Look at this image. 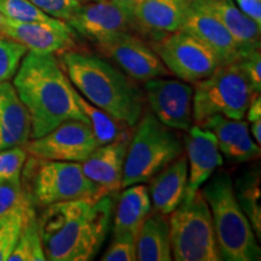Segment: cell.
Returning <instances> with one entry per match:
<instances>
[{"mask_svg": "<svg viewBox=\"0 0 261 261\" xmlns=\"http://www.w3.org/2000/svg\"><path fill=\"white\" fill-rule=\"evenodd\" d=\"M234 195L241 208L247 215L257 240L261 238V189L259 169L252 168L236 179Z\"/></svg>", "mask_w": 261, "mask_h": 261, "instance_id": "484cf974", "label": "cell"}, {"mask_svg": "<svg viewBox=\"0 0 261 261\" xmlns=\"http://www.w3.org/2000/svg\"><path fill=\"white\" fill-rule=\"evenodd\" d=\"M225 25L240 48L241 57L260 50V28L241 11L234 0H197Z\"/></svg>", "mask_w": 261, "mask_h": 261, "instance_id": "7402d4cb", "label": "cell"}, {"mask_svg": "<svg viewBox=\"0 0 261 261\" xmlns=\"http://www.w3.org/2000/svg\"><path fill=\"white\" fill-rule=\"evenodd\" d=\"M14 87L31 116L33 139L67 120L87 122L75 99L74 86L54 54H25L14 76Z\"/></svg>", "mask_w": 261, "mask_h": 261, "instance_id": "7a4b0ae2", "label": "cell"}, {"mask_svg": "<svg viewBox=\"0 0 261 261\" xmlns=\"http://www.w3.org/2000/svg\"><path fill=\"white\" fill-rule=\"evenodd\" d=\"M27 52V47L19 42L0 37V83L15 76Z\"/></svg>", "mask_w": 261, "mask_h": 261, "instance_id": "f546056e", "label": "cell"}, {"mask_svg": "<svg viewBox=\"0 0 261 261\" xmlns=\"http://www.w3.org/2000/svg\"><path fill=\"white\" fill-rule=\"evenodd\" d=\"M137 260H172L169 220L165 214L154 212L145 218L137 237Z\"/></svg>", "mask_w": 261, "mask_h": 261, "instance_id": "603a6c76", "label": "cell"}, {"mask_svg": "<svg viewBox=\"0 0 261 261\" xmlns=\"http://www.w3.org/2000/svg\"><path fill=\"white\" fill-rule=\"evenodd\" d=\"M247 120L249 122L261 119V98L260 92H253L247 108Z\"/></svg>", "mask_w": 261, "mask_h": 261, "instance_id": "8d00e7d4", "label": "cell"}, {"mask_svg": "<svg viewBox=\"0 0 261 261\" xmlns=\"http://www.w3.org/2000/svg\"><path fill=\"white\" fill-rule=\"evenodd\" d=\"M0 14L8 19L17 22H41L52 24L61 22V19L45 14L29 0H0Z\"/></svg>", "mask_w": 261, "mask_h": 261, "instance_id": "f1b7e54d", "label": "cell"}, {"mask_svg": "<svg viewBox=\"0 0 261 261\" xmlns=\"http://www.w3.org/2000/svg\"><path fill=\"white\" fill-rule=\"evenodd\" d=\"M114 208L113 195L46 205L38 218L46 260H93L109 233Z\"/></svg>", "mask_w": 261, "mask_h": 261, "instance_id": "6da1fadb", "label": "cell"}, {"mask_svg": "<svg viewBox=\"0 0 261 261\" xmlns=\"http://www.w3.org/2000/svg\"><path fill=\"white\" fill-rule=\"evenodd\" d=\"M24 190L42 207L74 200L97 201L108 195L85 175L79 162L51 161L31 156L23 166Z\"/></svg>", "mask_w": 261, "mask_h": 261, "instance_id": "8992f818", "label": "cell"}, {"mask_svg": "<svg viewBox=\"0 0 261 261\" xmlns=\"http://www.w3.org/2000/svg\"><path fill=\"white\" fill-rule=\"evenodd\" d=\"M203 185L200 190L210 207L221 260L259 261L256 236L238 203L230 174L215 171Z\"/></svg>", "mask_w": 261, "mask_h": 261, "instance_id": "277c9868", "label": "cell"}, {"mask_svg": "<svg viewBox=\"0 0 261 261\" xmlns=\"http://www.w3.org/2000/svg\"><path fill=\"white\" fill-rule=\"evenodd\" d=\"M28 203H32V201L22 185L21 178L0 182V218Z\"/></svg>", "mask_w": 261, "mask_h": 261, "instance_id": "4dcf8cb0", "label": "cell"}, {"mask_svg": "<svg viewBox=\"0 0 261 261\" xmlns=\"http://www.w3.org/2000/svg\"><path fill=\"white\" fill-rule=\"evenodd\" d=\"M188 159L184 152L150 179L149 195L154 210L169 215L185 197L188 188Z\"/></svg>", "mask_w": 261, "mask_h": 261, "instance_id": "44dd1931", "label": "cell"}, {"mask_svg": "<svg viewBox=\"0 0 261 261\" xmlns=\"http://www.w3.org/2000/svg\"><path fill=\"white\" fill-rule=\"evenodd\" d=\"M236 3L243 14L261 25V0H237Z\"/></svg>", "mask_w": 261, "mask_h": 261, "instance_id": "d590c367", "label": "cell"}, {"mask_svg": "<svg viewBox=\"0 0 261 261\" xmlns=\"http://www.w3.org/2000/svg\"><path fill=\"white\" fill-rule=\"evenodd\" d=\"M32 123L27 108L14 85L0 83V150L23 146L31 139Z\"/></svg>", "mask_w": 261, "mask_h": 261, "instance_id": "ffe728a7", "label": "cell"}, {"mask_svg": "<svg viewBox=\"0 0 261 261\" xmlns=\"http://www.w3.org/2000/svg\"><path fill=\"white\" fill-rule=\"evenodd\" d=\"M253 92L252 85L237 62L219 65L210 76L195 83L194 122L200 126L213 115L243 120Z\"/></svg>", "mask_w": 261, "mask_h": 261, "instance_id": "ba28073f", "label": "cell"}, {"mask_svg": "<svg viewBox=\"0 0 261 261\" xmlns=\"http://www.w3.org/2000/svg\"><path fill=\"white\" fill-rule=\"evenodd\" d=\"M94 44L103 56L115 62L130 79L145 83L169 75V70L154 48L128 32Z\"/></svg>", "mask_w": 261, "mask_h": 261, "instance_id": "8fae6325", "label": "cell"}, {"mask_svg": "<svg viewBox=\"0 0 261 261\" xmlns=\"http://www.w3.org/2000/svg\"><path fill=\"white\" fill-rule=\"evenodd\" d=\"M10 261H45L44 247H42L39 220L34 208L29 213L27 220L16 246L10 254Z\"/></svg>", "mask_w": 261, "mask_h": 261, "instance_id": "4316f807", "label": "cell"}, {"mask_svg": "<svg viewBox=\"0 0 261 261\" xmlns=\"http://www.w3.org/2000/svg\"><path fill=\"white\" fill-rule=\"evenodd\" d=\"M152 48L169 73L185 83L195 84L205 79L220 65L219 60L210 48L182 31L155 39Z\"/></svg>", "mask_w": 261, "mask_h": 261, "instance_id": "9c48e42d", "label": "cell"}, {"mask_svg": "<svg viewBox=\"0 0 261 261\" xmlns=\"http://www.w3.org/2000/svg\"><path fill=\"white\" fill-rule=\"evenodd\" d=\"M75 99H76L81 112L86 116L98 146L109 144V143L115 142L117 139L132 136V133L129 132L130 127L119 121V120L114 119L109 114L91 104L76 90H75Z\"/></svg>", "mask_w": 261, "mask_h": 261, "instance_id": "d4e9b609", "label": "cell"}, {"mask_svg": "<svg viewBox=\"0 0 261 261\" xmlns=\"http://www.w3.org/2000/svg\"><path fill=\"white\" fill-rule=\"evenodd\" d=\"M237 64L242 69L248 81L252 85L254 92L261 91V55L260 50L244 55L237 61Z\"/></svg>", "mask_w": 261, "mask_h": 261, "instance_id": "e575fe53", "label": "cell"}, {"mask_svg": "<svg viewBox=\"0 0 261 261\" xmlns=\"http://www.w3.org/2000/svg\"><path fill=\"white\" fill-rule=\"evenodd\" d=\"M135 127L123 165L122 189L148 182L184 151L178 133L160 122L150 110Z\"/></svg>", "mask_w": 261, "mask_h": 261, "instance_id": "5b68a950", "label": "cell"}, {"mask_svg": "<svg viewBox=\"0 0 261 261\" xmlns=\"http://www.w3.org/2000/svg\"><path fill=\"white\" fill-rule=\"evenodd\" d=\"M234 2H237V0H234Z\"/></svg>", "mask_w": 261, "mask_h": 261, "instance_id": "60d3db41", "label": "cell"}, {"mask_svg": "<svg viewBox=\"0 0 261 261\" xmlns=\"http://www.w3.org/2000/svg\"><path fill=\"white\" fill-rule=\"evenodd\" d=\"M192 0H142L133 15V24L155 39L180 31Z\"/></svg>", "mask_w": 261, "mask_h": 261, "instance_id": "d6986e66", "label": "cell"}, {"mask_svg": "<svg viewBox=\"0 0 261 261\" xmlns=\"http://www.w3.org/2000/svg\"><path fill=\"white\" fill-rule=\"evenodd\" d=\"M137 237L138 234L130 231L113 233V241L104 255L103 261H136Z\"/></svg>", "mask_w": 261, "mask_h": 261, "instance_id": "1f68e13d", "label": "cell"}, {"mask_svg": "<svg viewBox=\"0 0 261 261\" xmlns=\"http://www.w3.org/2000/svg\"><path fill=\"white\" fill-rule=\"evenodd\" d=\"M250 132H252L254 142H256L257 145L261 144V119L254 120L252 121V128H250Z\"/></svg>", "mask_w": 261, "mask_h": 261, "instance_id": "f35d334b", "label": "cell"}, {"mask_svg": "<svg viewBox=\"0 0 261 261\" xmlns=\"http://www.w3.org/2000/svg\"><path fill=\"white\" fill-rule=\"evenodd\" d=\"M180 31L204 44L220 65L234 63L241 58L240 48L225 25L197 0H192Z\"/></svg>", "mask_w": 261, "mask_h": 261, "instance_id": "4fadbf2b", "label": "cell"}, {"mask_svg": "<svg viewBox=\"0 0 261 261\" xmlns=\"http://www.w3.org/2000/svg\"><path fill=\"white\" fill-rule=\"evenodd\" d=\"M112 2L115 5L119 6V8L122 10V11H125L126 14L128 15L130 18H132V21H133V15H135L137 6H138L140 3H142V0H112ZM133 25H135V24H133Z\"/></svg>", "mask_w": 261, "mask_h": 261, "instance_id": "74e56055", "label": "cell"}, {"mask_svg": "<svg viewBox=\"0 0 261 261\" xmlns=\"http://www.w3.org/2000/svg\"><path fill=\"white\" fill-rule=\"evenodd\" d=\"M129 139L130 136L97 146L92 154L81 162L85 175L108 195L116 194L122 189L123 165Z\"/></svg>", "mask_w": 261, "mask_h": 261, "instance_id": "ac0fdd59", "label": "cell"}, {"mask_svg": "<svg viewBox=\"0 0 261 261\" xmlns=\"http://www.w3.org/2000/svg\"><path fill=\"white\" fill-rule=\"evenodd\" d=\"M3 35L19 42L35 54H56L75 46L74 32L64 21L58 23L17 22L6 18Z\"/></svg>", "mask_w": 261, "mask_h": 261, "instance_id": "9a60e30c", "label": "cell"}, {"mask_svg": "<svg viewBox=\"0 0 261 261\" xmlns=\"http://www.w3.org/2000/svg\"><path fill=\"white\" fill-rule=\"evenodd\" d=\"M200 127L213 133L218 148L227 161L244 163L260 158V145L254 142L248 122L243 120L213 115L202 122Z\"/></svg>", "mask_w": 261, "mask_h": 261, "instance_id": "e0dca14e", "label": "cell"}, {"mask_svg": "<svg viewBox=\"0 0 261 261\" xmlns=\"http://www.w3.org/2000/svg\"><path fill=\"white\" fill-rule=\"evenodd\" d=\"M97 146L89 123L80 120H67L46 135L28 140L24 150L38 159L81 163Z\"/></svg>", "mask_w": 261, "mask_h": 261, "instance_id": "30bf717a", "label": "cell"}, {"mask_svg": "<svg viewBox=\"0 0 261 261\" xmlns=\"http://www.w3.org/2000/svg\"><path fill=\"white\" fill-rule=\"evenodd\" d=\"M185 137L188 159V188L185 196L194 195L201 189L211 175L223 165L224 159L217 138L211 130L200 126L190 127Z\"/></svg>", "mask_w": 261, "mask_h": 261, "instance_id": "2e32d148", "label": "cell"}, {"mask_svg": "<svg viewBox=\"0 0 261 261\" xmlns=\"http://www.w3.org/2000/svg\"><path fill=\"white\" fill-rule=\"evenodd\" d=\"M29 2H32L51 17L65 22L69 21L81 6L79 0H29Z\"/></svg>", "mask_w": 261, "mask_h": 261, "instance_id": "836d02e7", "label": "cell"}, {"mask_svg": "<svg viewBox=\"0 0 261 261\" xmlns=\"http://www.w3.org/2000/svg\"><path fill=\"white\" fill-rule=\"evenodd\" d=\"M115 208L113 233L130 231L138 234L143 221L152 210L148 187L139 182L125 188Z\"/></svg>", "mask_w": 261, "mask_h": 261, "instance_id": "cb8c5ba5", "label": "cell"}, {"mask_svg": "<svg viewBox=\"0 0 261 261\" xmlns=\"http://www.w3.org/2000/svg\"><path fill=\"white\" fill-rule=\"evenodd\" d=\"M65 23L94 42L128 32L133 27L132 18L112 0H94V3L81 5Z\"/></svg>", "mask_w": 261, "mask_h": 261, "instance_id": "5bb4252c", "label": "cell"}, {"mask_svg": "<svg viewBox=\"0 0 261 261\" xmlns=\"http://www.w3.org/2000/svg\"><path fill=\"white\" fill-rule=\"evenodd\" d=\"M169 218L172 259L177 261H220L213 219L201 190L185 196Z\"/></svg>", "mask_w": 261, "mask_h": 261, "instance_id": "52a82bcc", "label": "cell"}, {"mask_svg": "<svg viewBox=\"0 0 261 261\" xmlns=\"http://www.w3.org/2000/svg\"><path fill=\"white\" fill-rule=\"evenodd\" d=\"M33 208V203H28L0 218V261L9 259Z\"/></svg>", "mask_w": 261, "mask_h": 261, "instance_id": "83f0119b", "label": "cell"}, {"mask_svg": "<svg viewBox=\"0 0 261 261\" xmlns=\"http://www.w3.org/2000/svg\"><path fill=\"white\" fill-rule=\"evenodd\" d=\"M60 63L85 99L130 128L138 123L145 97L129 76L99 56L73 48L63 52Z\"/></svg>", "mask_w": 261, "mask_h": 261, "instance_id": "3957f363", "label": "cell"}, {"mask_svg": "<svg viewBox=\"0 0 261 261\" xmlns=\"http://www.w3.org/2000/svg\"><path fill=\"white\" fill-rule=\"evenodd\" d=\"M27 160V151L22 146L0 150V182L21 178Z\"/></svg>", "mask_w": 261, "mask_h": 261, "instance_id": "d6a6232c", "label": "cell"}, {"mask_svg": "<svg viewBox=\"0 0 261 261\" xmlns=\"http://www.w3.org/2000/svg\"><path fill=\"white\" fill-rule=\"evenodd\" d=\"M5 22H6V17L4 15L0 14V37H4V35H3V28H4Z\"/></svg>", "mask_w": 261, "mask_h": 261, "instance_id": "ab89813d", "label": "cell"}, {"mask_svg": "<svg viewBox=\"0 0 261 261\" xmlns=\"http://www.w3.org/2000/svg\"><path fill=\"white\" fill-rule=\"evenodd\" d=\"M145 94L150 112L160 122L173 129L189 130L194 125V87L182 80L155 77L145 81Z\"/></svg>", "mask_w": 261, "mask_h": 261, "instance_id": "7c38bea8", "label": "cell"}]
</instances>
